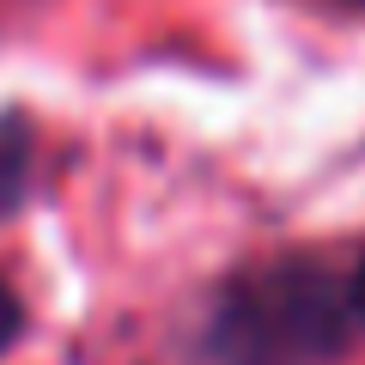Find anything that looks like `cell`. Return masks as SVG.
<instances>
[{"label":"cell","instance_id":"6da1fadb","mask_svg":"<svg viewBox=\"0 0 365 365\" xmlns=\"http://www.w3.org/2000/svg\"><path fill=\"white\" fill-rule=\"evenodd\" d=\"M353 304L317 268H268L237 280L213 311L220 365H323L341 353Z\"/></svg>","mask_w":365,"mask_h":365},{"label":"cell","instance_id":"7a4b0ae2","mask_svg":"<svg viewBox=\"0 0 365 365\" xmlns=\"http://www.w3.org/2000/svg\"><path fill=\"white\" fill-rule=\"evenodd\" d=\"M25 177H31V140L19 122H0V213L25 195Z\"/></svg>","mask_w":365,"mask_h":365},{"label":"cell","instance_id":"3957f363","mask_svg":"<svg viewBox=\"0 0 365 365\" xmlns=\"http://www.w3.org/2000/svg\"><path fill=\"white\" fill-rule=\"evenodd\" d=\"M19 323H25V317H19V299H13L6 287H0V353H6V347L19 341Z\"/></svg>","mask_w":365,"mask_h":365},{"label":"cell","instance_id":"277c9868","mask_svg":"<svg viewBox=\"0 0 365 365\" xmlns=\"http://www.w3.org/2000/svg\"><path fill=\"white\" fill-rule=\"evenodd\" d=\"M347 304H353V317H359V323H365V268L353 274V287H347Z\"/></svg>","mask_w":365,"mask_h":365}]
</instances>
